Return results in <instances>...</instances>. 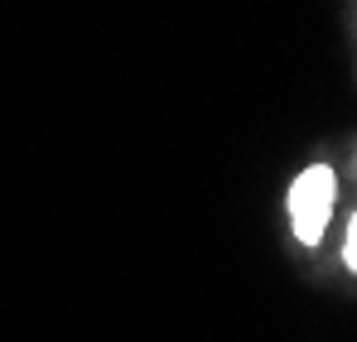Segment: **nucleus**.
<instances>
[{
    "instance_id": "obj_1",
    "label": "nucleus",
    "mask_w": 357,
    "mask_h": 342,
    "mask_svg": "<svg viewBox=\"0 0 357 342\" xmlns=\"http://www.w3.org/2000/svg\"><path fill=\"white\" fill-rule=\"evenodd\" d=\"M328 212H333V173L324 164L304 169L290 188V217H295V236L304 246L324 241V227H328Z\"/></svg>"
},
{
    "instance_id": "obj_2",
    "label": "nucleus",
    "mask_w": 357,
    "mask_h": 342,
    "mask_svg": "<svg viewBox=\"0 0 357 342\" xmlns=\"http://www.w3.org/2000/svg\"><path fill=\"white\" fill-rule=\"evenodd\" d=\"M343 256H348V265L357 270V217H353V227H348V246H343Z\"/></svg>"
}]
</instances>
